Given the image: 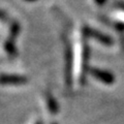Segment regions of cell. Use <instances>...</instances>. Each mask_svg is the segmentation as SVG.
Returning a JSON list of instances; mask_svg holds the SVG:
<instances>
[{
	"mask_svg": "<svg viewBox=\"0 0 124 124\" xmlns=\"http://www.w3.org/2000/svg\"><path fill=\"white\" fill-rule=\"evenodd\" d=\"M27 82V79L22 76L15 75H1L0 84L1 85H23Z\"/></svg>",
	"mask_w": 124,
	"mask_h": 124,
	"instance_id": "cell-1",
	"label": "cell"
},
{
	"mask_svg": "<svg viewBox=\"0 0 124 124\" xmlns=\"http://www.w3.org/2000/svg\"><path fill=\"white\" fill-rule=\"evenodd\" d=\"M39 124H40V123H39Z\"/></svg>",
	"mask_w": 124,
	"mask_h": 124,
	"instance_id": "cell-8",
	"label": "cell"
},
{
	"mask_svg": "<svg viewBox=\"0 0 124 124\" xmlns=\"http://www.w3.org/2000/svg\"><path fill=\"white\" fill-rule=\"evenodd\" d=\"M27 1H34V0H27Z\"/></svg>",
	"mask_w": 124,
	"mask_h": 124,
	"instance_id": "cell-7",
	"label": "cell"
},
{
	"mask_svg": "<svg viewBox=\"0 0 124 124\" xmlns=\"http://www.w3.org/2000/svg\"><path fill=\"white\" fill-rule=\"evenodd\" d=\"M85 30H86V33L88 34V35L97 38V39H99L100 41H102V42H104V44H107V45H111V44H112V39H111L110 37H108V36H106V35H102V34L96 32V31L92 30V29L86 28Z\"/></svg>",
	"mask_w": 124,
	"mask_h": 124,
	"instance_id": "cell-3",
	"label": "cell"
},
{
	"mask_svg": "<svg viewBox=\"0 0 124 124\" xmlns=\"http://www.w3.org/2000/svg\"><path fill=\"white\" fill-rule=\"evenodd\" d=\"M48 101H49V106H50V108H51V111L52 112H57V108H56V103H55V101L53 100V98L52 97H49V99H48Z\"/></svg>",
	"mask_w": 124,
	"mask_h": 124,
	"instance_id": "cell-4",
	"label": "cell"
},
{
	"mask_svg": "<svg viewBox=\"0 0 124 124\" xmlns=\"http://www.w3.org/2000/svg\"><path fill=\"white\" fill-rule=\"evenodd\" d=\"M3 17H4V14L2 11H0V18H3Z\"/></svg>",
	"mask_w": 124,
	"mask_h": 124,
	"instance_id": "cell-6",
	"label": "cell"
},
{
	"mask_svg": "<svg viewBox=\"0 0 124 124\" xmlns=\"http://www.w3.org/2000/svg\"><path fill=\"white\" fill-rule=\"evenodd\" d=\"M95 1H96V3H98V4H103L107 0H95Z\"/></svg>",
	"mask_w": 124,
	"mask_h": 124,
	"instance_id": "cell-5",
	"label": "cell"
},
{
	"mask_svg": "<svg viewBox=\"0 0 124 124\" xmlns=\"http://www.w3.org/2000/svg\"><path fill=\"white\" fill-rule=\"evenodd\" d=\"M91 72L95 78H97L98 80H100L101 82L106 84H112L115 80V78L112 76V73L108 71H103L100 70V69H91Z\"/></svg>",
	"mask_w": 124,
	"mask_h": 124,
	"instance_id": "cell-2",
	"label": "cell"
}]
</instances>
